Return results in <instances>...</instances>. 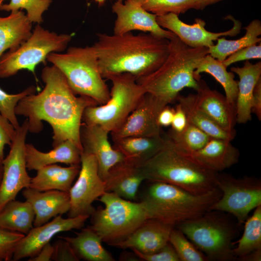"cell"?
<instances>
[{
	"mask_svg": "<svg viewBox=\"0 0 261 261\" xmlns=\"http://www.w3.org/2000/svg\"><path fill=\"white\" fill-rule=\"evenodd\" d=\"M41 77L45 84L43 89L20 100L15 114L27 118L29 132L38 133L43 128V121L49 123L53 130V147L69 140L83 151L80 139L83 114L87 107L97 103L88 97L76 96L63 73L53 65L43 68Z\"/></svg>",
	"mask_w": 261,
	"mask_h": 261,
	"instance_id": "6da1fadb",
	"label": "cell"
},
{
	"mask_svg": "<svg viewBox=\"0 0 261 261\" xmlns=\"http://www.w3.org/2000/svg\"><path fill=\"white\" fill-rule=\"evenodd\" d=\"M93 45L103 78L129 73L136 79L158 69L169 53V40L149 33H98Z\"/></svg>",
	"mask_w": 261,
	"mask_h": 261,
	"instance_id": "7a4b0ae2",
	"label": "cell"
},
{
	"mask_svg": "<svg viewBox=\"0 0 261 261\" xmlns=\"http://www.w3.org/2000/svg\"><path fill=\"white\" fill-rule=\"evenodd\" d=\"M208 48L188 46L175 35L169 40V53L164 62L151 73L136 79L144 90L163 109L176 100L185 88L197 91L199 81L194 72Z\"/></svg>",
	"mask_w": 261,
	"mask_h": 261,
	"instance_id": "3957f363",
	"label": "cell"
},
{
	"mask_svg": "<svg viewBox=\"0 0 261 261\" xmlns=\"http://www.w3.org/2000/svg\"><path fill=\"white\" fill-rule=\"evenodd\" d=\"M221 195L218 188L204 194H195L172 184L154 181L143 193L140 202L149 218L175 226L210 210Z\"/></svg>",
	"mask_w": 261,
	"mask_h": 261,
	"instance_id": "277c9868",
	"label": "cell"
},
{
	"mask_svg": "<svg viewBox=\"0 0 261 261\" xmlns=\"http://www.w3.org/2000/svg\"><path fill=\"white\" fill-rule=\"evenodd\" d=\"M166 137L164 147L141 165L146 180L167 183L195 194L217 188L218 173L177 150Z\"/></svg>",
	"mask_w": 261,
	"mask_h": 261,
	"instance_id": "5b68a950",
	"label": "cell"
},
{
	"mask_svg": "<svg viewBox=\"0 0 261 261\" xmlns=\"http://www.w3.org/2000/svg\"><path fill=\"white\" fill-rule=\"evenodd\" d=\"M46 60L61 72L75 94L88 97L100 105L109 100L110 91L100 72L93 45L70 47L64 53L52 52Z\"/></svg>",
	"mask_w": 261,
	"mask_h": 261,
	"instance_id": "8992f818",
	"label": "cell"
},
{
	"mask_svg": "<svg viewBox=\"0 0 261 261\" xmlns=\"http://www.w3.org/2000/svg\"><path fill=\"white\" fill-rule=\"evenodd\" d=\"M228 214L209 210L198 217L180 222L175 227L206 256L208 261H235L233 240L239 225Z\"/></svg>",
	"mask_w": 261,
	"mask_h": 261,
	"instance_id": "52a82bcc",
	"label": "cell"
},
{
	"mask_svg": "<svg viewBox=\"0 0 261 261\" xmlns=\"http://www.w3.org/2000/svg\"><path fill=\"white\" fill-rule=\"evenodd\" d=\"M99 200L104 207H99L90 216L89 227L102 242L111 246L125 239L149 218L140 202L127 200L109 192Z\"/></svg>",
	"mask_w": 261,
	"mask_h": 261,
	"instance_id": "ba28073f",
	"label": "cell"
},
{
	"mask_svg": "<svg viewBox=\"0 0 261 261\" xmlns=\"http://www.w3.org/2000/svg\"><path fill=\"white\" fill-rule=\"evenodd\" d=\"M108 79L112 83L109 100L99 106L87 107L82 121L86 125H99L111 133L124 123L145 93L130 74L114 75Z\"/></svg>",
	"mask_w": 261,
	"mask_h": 261,
	"instance_id": "9c48e42d",
	"label": "cell"
},
{
	"mask_svg": "<svg viewBox=\"0 0 261 261\" xmlns=\"http://www.w3.org/2000/svg\"><path fill=\"white\" fill-rule=\"evenodd\" d=\"M72 36L71 34L50 31L38 24L25 42L2 55L0 78L12 76L22 70L34 73L36 67L41 63H45L49 54L64 51Z\"/></svg>",
	"mask_w": 261,
	"mask_h": 261,
	"instance_id": "30bf717a",
	"label": "cell"
},
{
	"mask_svg": "<svg viewBox=\"0 0 261 261\" xmlns=\"http://www.w3.org/2000/svg\"><path fill=\"white\" fill-rule=\"evenodd\" d=\"M217 187L221 195L210 210L232 215L239 226L245 223L251 210L261 205L260 178L248 176L236 178L218 173Z\"/></svg>",
	"mask_w": 261,
	"mask_h": 261,
	"instance_id": "8fae6325",
	"label": "cell"
},
{
	"mask_svg": "<svg viewBox=\"0 0 261 261\" xmlns=\"http://www.w3.org/2000/svg\"><path fill=\"white\" fill-rule=\"evenodd\" d=\"M29 132L27 119L16 130L9 152L2 160L3 174L0 185V211L18 193L29 188L31 177L27 172L25 157L26 139Z\"/></svg>",
	"mask_w": 261,
	"mask_h": 261,
	"instance_id": "7c38bea8",
	"label": "cell"
},
{
	"mask_svg": "<svg viewBox=\"0 0 261 261\" xmlns=\"http://www.w3.org/2000/svg\"><path fill=\"white\" fill-rule=\"evenodd\" d=\"M80 166L77 179L69 191L70 218L90 217L96 209L92 205L93 203L106 192L105 183L99 174L95 157L83 151Z\"/></svg>",
	"mask_w": 261,
	"mask_h": 261,
	"instance_id": "4fadbf2b",
	"label": "cell"
},
{
	"mask_svg": "<svg viewBox=\"0 0 261 261\" xmlns=\"http://www.w3.org/2000/svg\"><path fill=\"white\" fill-rule=\"evenodd\" d=\"M225 18L232 20L233 27L230 29L220 32H212L205 28V22L197 18L194 24L185 23L178 15L170 13L157 16L158 24L161 28L174 33L188 46L193 47H209L214 44V41L223 36L233 37L238 35L241 31L242 24L233 17L228 15Z\"/></svg>",
	"mask_w": 261,
	"mask_h": 261,
	"instance_id": "5bb4252c",
	"label": "cell"
},
{
	"mask_svg": "<svg viewBox=\"0 0 261 261\" xmlns=\"http://www.w3.org/2000/svg\"><path fill=\"white\" fill-rule=\"evenodd\" d=\"M88 216H79L64 218L58 215L41 226L33 227L19 241L14 251L12 260L18 261L35 256L52 238L58 233L82 228Z\"/></svg>",
	"mask_w": 261,
	"mask_h": 261,
	"instance_id": "9a60e30c",
	"label": "cell"
},
{
	"mask_svg": "<svg viewBox=\"0 0 261 261\" xmlns=\"http://www.w3.org/2000/svg\"><path fill=\"white\" fill-rule=\"evenodd\" d=\"M112 11L116 16L113 29L115 34L140 30L169 40L175 35L159 26L156 14L146 11L133 1H116Z\"/></svg>",
	"mask_w": 261,
	"mask_h": 261,
	"instance_id": "2e32d148",
	"label": "cell"
},
{
	"mask_svg": "<svg viewBox=\"0 0 261 261\" xmlns=\"http://www.w3.org/2000/svg\"><path fill=\"white\" fill-rule=\"evenodd\" d=\"M110 133L96 125L82 123L80 139L83 151L95 158L100 177L104 180L111 168L124 160L123 155L111 145L108 138Z\"/></svg>",
	"mask_w": 261,
	"mask_h": 261,
	"instance_id": "e0dca14e",
	"label": "cell"
},
{
	"mask_svg": "<svg viewBox=\"0 0 261 261\" xmlns=\"http://www.w3.org/2000/svg\"><path fill=\"white\" fill-rule=\"evenodd\" d=\"M162 109L150 95L145 94L124 123L111 132L113 140L161 135V127L157 119Z\"/></svg>",
	"mask_w": 261,
	"mask_h": 261,
	"instance_id": "ac0fdd59",
	"label": "cell"
},
{
	"mask_svg": "<svg viewBox=\"0 0 261 261\" xmlns=\"http://www.w3.org/2000/svg\"><path fill=\"white\" fill-rule=\"evenodd\" d=\"M174 227L157 219L148 218L127 238L113 246L152 254L169 243L171 232Z\"/></svg>",
	"mask_w": 261,
	"mask_h": 261,
	"instance_id": "d6986e66",
	"label": "cell"
},
{
	"mask_svg": "<svg viewBox=\"0 0 261 261\" xmlns=\"http://www.w3.org/2000/svg\"><path fill=\"white\" fill-rule=\"evenodd\" d=\"M22 194L34 210V227L41 226L52 218L68 212L70 208L69 192L58 190L42 191L28 188L23 190Z\"/></svg>",
	"mask_w": 261,
	"mask_h": 261,
	"instance_id": "ffe728a7",
	"label": "cell"
},
{
	"mask_svg": "<svg viewBox=\"0 0 261 261\" xmlns=\"http://www.w3.org/2000/svg\"><path fill=\"white\" fill-rule=\"evenodd\" d=\"M146 177L141 165L123 160L110 170L104 180L105 191L113 192L121 198L134 201L142 183Z\"/></svg>",
	"mask_w": 261,
	"mask_h": 261,
	"instance_id": "44dd1931",
	"label": "cell"
},
{
	"mask_svg": "<svg viewBox=\"0 0 261 261\" xmlns=\"http://www.w3.org/2000/svg\"><path fill=\"white\" fill-rule=\"evenodd\" d=\"M197 92L195 101L198 107L222 128L234 130L235 108L228 102L225 96L210 88L201 79L199 80Z\"/></svg>",
	"mask_w": 261,
	"mask_h": 261,
	"instance_id": "7402d4cb",
	"label": "cell"
},
{
	"mask_svg": "<svg viewBox=\"0 0 261 261\" xmlns=\"http://www.w3.org/2000/svg\"><path fill=\"white\" fill-rule=\"evenodd\" d=\"M188 156L206 169L219 173L236 164L240 153L231 141L211 138L202 148Z\"/></svg>",
	"mask_w": 261,
	"mask_h": 261,
	"instance_id": "603a6c76",
	"label": "cell"
},
{
	"mask_svg": "<svg viewBox=\"0 0 261 261\" xmlns=\"http://www.w3.org/2000/svg\"><path fill=\"white\" fill-rule=\"evenodd\" d=\"M25 151L27 168L29 171H37L44 166L57 163L80 165L83 151L69 140L63 142L47 152L39 150L30 144H26Z\"/></svg>",
	"mask_w": 261,
	"mask_h": 261,
	"instance_id": "cb8c5ba5",
	"label": "cell"
},
{
	"mask_svg": "<svg viewBox=\"0 0 261 261\" xmlns=\"http://www.w3.org/2000/svg\"><path fill=\"white\" fill-rule=\"evenodd\" d=\"M231 71L239 77L235 103L236 122L245 124L251 119V103L254 87L261 78V62L253 64L246 60L242 67H232Z\"/></svg>",
	"mask_w": 261,
	"mask_h": 261,
	"instance_id": "d4e9b609",
	"label": "cell"
},
{
	"mask_svg": "<svg viewBox=\"0 0 261 261\" xmlns=\"http://www.w3.org/2000/svg\"><path fill=\"white\" fill-rule=\"evenodd\" d=\"M113 141V146L123 155L125 160L142 165L164 147L167 138L160 135L128 137Z\"/></svg>",
	"mask_w": 261,
	"mask_h": 261,
	"instance_id": "484cf974",
	"label": "cell"
},
{
	"mask_svg": "<svg viewBox=\"0 0 261 261\" xmlns=\"http://www.w3.org/2000/svg\"><path fill=\"white\" fill-rule=\"evenodd\" d=\"M80 165L62 167L56 164L44 166L37 171L31 178L29 188L39 190H58L69 192L78 175Z\"/></svg>",
	"mask_w": 261,
	"mask_h": 261,
	"instance_id": "4316f807",
	"label": "cell"
},
{
	"mask_svg": "<svg viewBox=\"0 0 261 261\" xmlns=\"http://www.w3.org/2000/svg\"><path fill=\"white\" fill-rule=\"evenodd\" d=\"M31 33L32 23L22 10L0 16V58L5 51L18 47Z\"/></svg>",
	"mask_w": 261,
	"mask_h": 261,
	"instance_id": "83f0119b",
	"label": "cell"
},
{
	"mask_svg": "<svg viewBox=\"0 0 261 261\" xmlns=\"http://www.w3.org/2000/svg\"><path fill=\"white\" fill-rule=\"evenodd\" d=\"M196 94H189L184 96L179 95L176 100L186 114L188 123L197 127L211 138L232 141L236 132L235 130H226L200 109L196 103Z\"/></svg>",
	"mask_w": 261,
	"mask_h": 261,
	"instance_id": "f1b7e54d",
	"label": "cell"
},
{
	"mask_svg": "<svg viewBox=\"0 0 261 261\" xmlns=\"http://www.w3.org/2000/svg\"><path fill=\"white\" fill-rule=\"evenodd\" d=\"M67 241L80 259L88 261H114L102 246L101 238L90 227L83 229L74 237L58 236Z\"/></svg>",
	"mask_w": 261,
	"mask_h": 261,
	"instance_id": "f546056e",
	"label": "cell"
},
{
	"mask_svg": "<svg viewBox=\"0 0 261 261\" xmlns=\"http://www.w3.org/2000/svg\"><path fill=\"white\" fill-rule=\"evenodd\" d=\"M35 216L29 203L15 199L7 203L0 211V227L26 235L34 227Z\"/></svg>",
	"mask_w": 261,
	"mask_h": 261,
	"instance_id": "4dcf8cb0",
	"label": "cell"
},
{
	"mask_svg": "<svg viewBox=\"0 0 261 261\" xmlns=\"http://www.w3.org/2000/svg\"><path fill=\"white\" fill-rule=\"evenodd\" d=\"M203 72L212 75L222 86L228 102L235 108L238 81L234 80V73L228 72L222 61L209 54L205 55L200 60L194 72V77L197 81L201 79L200 74Z\"/></svg>",
	"mask_w": 261,
	"mask_h": 261,
	"instance_id": "1f68e13d",
	"label": "cell"
},
{
	"mask_svg": "<svg viewBox=\"0 0 261 261\" xmlns=\"http://www.w3.org/2000/svg\"><path fill=\"white\" fill-rule=\"evenodd\" d=\"M246 33L236 40H227L222 37L218 38L216 44L208 47V54L217 59L222 61L229 55L244 47L261 43V22L254 19L245 28Z\"/></svg>",
	"mask_w": 261,
	"mask_h": 261,
	"instance_id": "d6a6232c",
	"label": "cell"
},
{
	"mask_svg": "<svg viewBox=\"0 0 261 261\" xmlns=\"http://www.w3.org/2000/svg\"><path fill=\"white\" fill-rule=\"evenodd\" d=\"M241 237L236 242L232 251L236 260L256 250L261 249V205L254 209L252 215L245 222Z\"/></svg>",
	"mask_w": 261,
	"mask_h": 261,
	"instance_id": "836d02e7",
	"label": "cell"
},
{
	"mask_svg": "<svg viewBox=\"0 0 261 261\" xmlns=\"http://www.w3.org/2000/svg\"><path fill=\"white\" fill-rule=\"evenodd\" d=\"M166 136L177 150L187 155L202 148L211 138L201 130L188 123L182 131L176 132L171 129Z\"/></svg>",
	"mask_w": 261,
	"mask_h": 261,
	"instance_id": "e575fe53",
	"label": "cell"
},
{
	"mask_svg": "<svg viewBox=\"0 0 261 261\" xmlns=\"http://www.w3.org/2000/svg\"><path fill=\"white\" fill-rule=\"evenodd\" d=\"M146 11L162 15L170 13L179 15L191 9H196L198 0H130Z\"/></svg>",
	"mask_w": 261,
	"mask_h": 261,
	"instance_id": "d590c367",
	"label": "cell"
},
{
	"mask_svg": "<svg viewBox=\"0 0 261 261\" xmlns=\"http://www.w3.org/2000/svg\"><path fill=\"white\" fill-rule=\"evenodd\" d=\"M52 0H1L0 10L12 12L25 9L31 23L43 22V14L48 10Z\"/></svg>",
	"mask_w": 261,
	"mask_h": 261,
	"instance_id": "8d00e7d4",
	"label": "cell"
},
{
	"mask_svg": "<svg viewBox=\"0 0 261 261\" xmlns=\"http://www.w3.org/2000/svg\"><path fill=\"white\" fill-rule=\"evenodd\" d=\"M169 242L176 251L180 261H208L206 256L176 227L171 232Z\"/></svg>",
	"mask_w": 261,
	"mask_h": 261,
	"instance_id": "74e56055",
	"label": "cell"
},
{
	"mask_svg": "<svg viewBox=\"0 0 261 261\" xmlns=\"http://www.w3.org/2000/svg\"><path fill=\"white\" fill-rule=\"evenodd\" d=\"M36 88L29 86L23 91L16 94H9L0 87V114L7 117L17 130L20 126L15 108L19 101L24 97L35 93Z\"/></svg>",
	"mask_w": 261,
	"mask_h": 261,
	"instance_id": "f35d334b",
	"label": "cell"
},
{
	"mask_svg": "<svg viewBox=\"0 0 261 261\" xmlns=\"http://www.w3.org/2000/svg\"><path fill=\"white\" fill-rule=\"evenodd\" d=\"M24 236V234L0 227V261L12 260L16 246Z\"/></svg>",
	"mask_w": 261,
	"mask_h": 261,
	"instance_id": "ab89813d",
	"label": "cell"
},
{
	"mask_svg": "<svg viewBox=\"0 0 261 261\" xmlns=\"http://www.w3.org/2000/svg\"><path fill=\"white\" fill-rule=\"evenodd\" d=\"M261 44L246 46L237 50L229 55L222 63L227 68L232 64L251 59H261Z\"/></svg>",
	"mask_w": 261,
	"mask_h": 261,
	"instance_id": "60d3db41",
	"label": "cell"
},
{
	"mask_svg": "<svg viewBox=\"0 0 261 261\" xmlns=\"http://www.w3.org/2000/svg\"><path fill=\"white\" fill-rule=\"evenodd\" d=\"M139 259L146 261H180L174 249L169 242L159 251L152 254H144L132 250Z\"/></svg>",
	"mask_w": 261,
	"mask_h": 261,
	"instance_id": "b9f144b4",
	"label": "cell"
},
{
	"mask_svg": "<svg viewBox=\"0 0 261 261\" xmlns=\"http://www.w3.org/2000/svg\"><path fill=\"white\" fill-rule=\"evenodd\" d=\"M59 239L53 245L54 252L52 261H78L79 259L74 250L65 240L58 237Z\"/></svg>",
	"mask_w": 261,
	"mask_h": 261,
	"instance_id": "7bdbcfd3",
	"label": "cell"
},
{
	"mask_svg": "<svg viewBox=\"0 0 261 261\" xmlns=\"http://www.w3.org/2000/svg\"><path fill=\"white\" fill-rule=\"evenodd\" d=\"M16 132V130L8 119L0 114V160L4 158V147L11 145Z\"/></svg>",
	"mask_w": 261,
	"mask_h": 261,
	"instance_id": "ee69618b",
	"label": "cell"
},
{
	"mask_svg": "<svg viewBox=\"0 0 261 261\" xmlns=\"http://www.w3.org/2000/svg\"><path fill=\"white\" fill-rule=\"evenodd\" d=\"M188 120L185 113L178 103L174 109L173 119L171 124L172 130L176 132L182 131L186 127Z\"/></svg>",
	"mask_w": 261,
	"mask_h": 261,
	"instance_id": "f6af8a7d",
	"label": "cell"
},
{
	"mask_svg": "<svg viewBox=\"0 0 261 261\" xmlns=\"http://www.w3.org/2000/svg\"><path fill=\"white\" fill-rule=\"evenodd\" d=\"M251 112L259 120H261V78L257 83L253 93Z\"/></svg>",
	"mask_w": 261,
	"mask_h": 261,
	"instance_id": "bcb514c9",
	"label": "cell"
},
{
	"mask_svg": "<svg viewBox=\"0 0 261 261\" xmlns=\"http://www.w3.org/2000/svg\"><path fill=\"white\" fill-rule=\"evenodd\" d=\"M54 252V247L50 242L44 245L34 256L30 257L29 261H50Z\"/></svg>",
	"mask_w": 261,
	"mask_h": 261,
	"instance_id": "7dc6e473",
	"label": "cell"
},
{
	"mask_svg": "<svg viewBox=\"0 0 261 261\" xmlns=\"http://www.w3.org/2000/svg\"><path fill=\"white\" fill-rule=\"evenodd\" d=\"M174 109L166 106L159 113L158 122L161 127H168L171 125L173 119Z\"/></svg>",
	"mask_w": 261,
	"mask_h": 261,
	"instance_id": "c3c4849f",
	"label": "cell"
},
{
	"mask_svg": "<svg viewBox=\"0 0 261 261\" xmlns=\"http://www.w3.org/2000/svg\"><path fill=\"white\" fill-rule=\"evenodd\" d=\"M239 261H261V249L253 251L249 254L242 257Z\"/></svg>",
	"mask_w": 261,
	"mask_h": 261,
	"instance_id": "681fc988",
	"label": "cell"
},
{
	"mask_svg": "<svg viewBox=\"0 0 261 261\" xmlns=\"http://www.w3.org/2000/svg\"><path fill=\"white\" fill-rule=\"evenodd\" d=\"M222 0H198L196 10H203L206 6Z\"/></svg>",
	"mask_w": 261,
	"mask_h": 261,
	"instance_id": "f907efd6",
	"label": "cell"
},
{
	"mask_svg": "<svg viewBox=\"0 0 261 261\" xmlns=\"http://www.w3.org/2000/svg\"><path fill=\"white\" fill-rule=\"evenodd\" d=\"M3 174V164L2 160H0V185L1 182Z\"/></svg>",
	"mask_w": 261,
	"mask_h": 261,
	"instance_id": "816d5d0a",
	"label": "cell"
},
{
	"mask_svg": "<svg viewBox=\"0 0 261 261\" xmlns=\"http://www.w3.org/2000/svg\"><path fill=\"white\" fill-rule=\"evenodd\" d=\"M98 5L100 6L103 5L105 2V0H94Z\"/></svg>",
	"mask_w": 261,
	"mask_h": 261,
	"instance_id": "f5cc1de1",
	"label": "cell"
},
{
	"mask_svg": "<svg viewBox=\"0 0 261 261\" xmlns=\"http://www.w3.org/2000/svg\"><path fill=\"white\" fill-rule=\"evenodd\" d=\"M115 0V1H123V0Z\"/></svg>",
	"mask_w": 261,
	"mask_h": 261,
	"instance_id": "db71d44e",
	"label": "cell"
},
{
	"mask_svg": "<svg viewBox=\"0 0 261 261\" xmlns=\"http://www.w3.org/2000/svg\"><path fill=\"white\" fill-rule=\"evenodd\" d=\"M1 0H0V5L1 4Z\"/></svg>",
	"mask_w": 261,
	"mask_h": 261,
	"instance_id": "11a10c76",
	"label": "cell"
}]
</instances>
